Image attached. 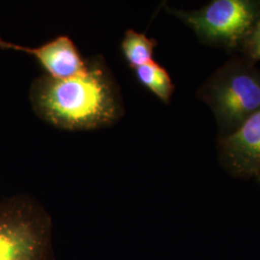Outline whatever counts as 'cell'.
<instances>
[{
  "label": "cell",
  "mask_w": 260,
  "mask_h": 260,
  "mask_svg": "<svg viewBox=\"0 0 260 260\" xmlns=\"http://www.w3.org/2000/svg\"><path fill=\"white\" fill-rule=\"evenodd\" d=\"M30 101L41 119L62 129L108 126L123 114L119 87L103 57L88 59L83 72L72 77H38Z\"/></svg>",
  "instance_id": "1"
},
{
  "label": "cell",
  "mask_w": 260,
  "mask_h": 260,
  "mask_svg": "<svg viewBox=\"0 0 260 260\" xmlns=\"http://www.w3.org/2000/svg\"><path fill=\"white\" fill-rule=\"evenodd\" d=\"M253 62L233 58L220 67L198 92L213 112L220 137L231 134L260 109V71Z\"/></svg>",
  "instance_id": "2"
},
{
  "label": "cell",
  "mask_w": 260,
  "mask_h": 260,
  "mask_svg": "<svg viewBox=\"0 0 260 260\" xmlns=\"http://www.w3.org/2000/svg\"><path fill=\"white\" fill-rule=\"evenodd\" d=\"M165 9L191 28L200 42L224 49H241L260 19L259 0H213L194 11Z\"/></svg>",
  "instance_id": "3"
},
{
  "label": "cell",
  "mask_w": 260,
  "mask_h": 260,
  "mask_svg": "<svg viewBox=\"0 0 260 260\" xmlns=\"http://www.w3.org/2000/svg\"><path fill=\"white\" fill-rule=\"evenodd\" d=\"M51 222L40 205L25 197L0 205V260H54Z\"/></svg>",
  "instance_id": "4"
},
{
  "label": "cell",
  "mask_w": 260,
  "mask_h": 260,
  "mask_svg": "<svg viewBox=\"0 0 260 260\" xmlns=\"http://www.w3.org/2000/svg\"><path fill=\"white\" fill-rule=\"evenodd\" d=\"M219 159L233 177H260V109L218 142Z\"/></svg>",
  "instance_id": "5"
},
{
  "label": "cell",
  "mask_w": 260,
  "mask_h": 260,
  "mask_svg": "<svg viewBox=\"0 0 260 260\" xmlns=\"http://www.w3.org/2000/svg\"><path fill=\"white\" fill-rule=\"evenodd\" d=\"M11 49L33 56L46 75L64 79L83 72L87 60L68 36H59L37 47H23L0 37V50Z\"/></svg>",
  "instance_id": "6"
},
{
  "label": "cell",
  "mask_w": 260,
  "mask_h": 260,
  "mask_svg": "<svg viewBox=\"0 0 260 260\" xmlns=\"http://www.w3.org/2000/svg\"><path fill=\"white\" fill-rule=\"evenodd\" d=\"M132 71L141 86L153 93L164 104L170 103L175 92V85L165 68L152 61L132 69Z\"/></svg>",
  "instance_id": "7"
},
{
  "label": "cell",
  "mask_w": 260,
  "mask_h": 260,
  "mask_svg": "<svg viewBox=\"0 0 260 260\" xmlns=\"http://www.w3.org/2000/svg\"><path fill=\"white\" fill-rule=\"evenodd\" d=\"M156 46L157 42L155 40L128 29L121 40V55L131 69H135L153 61V52Z\"/></svg>",
  "instance_id": "8"
},
{
  "label": "cell",
  "mask_w": 260,
  "mask_h": 260,
  "mask_svg": "<svg viewBox=\"0 0 260 260\" xmlns=\"http://www.w3.org/2000/svg\"><path fill=\"white\" fill-rule=\"evenodd\" d=\"M241 49L246 58L251 62L260 60V19L245 40Z\"/></svg>",
  "instance_id": "9"
},
{
  "label": "cell",
  "mask_w": 260,
  "mask_h": 260,
  "mask_svg": "<svg viewBox=\"0 0 260 260\" xmlns=\"http://www.w3.org/2000/svg\"><path fill=\"white\" fill-rule=\"evenodd\" d=\"M256 180H257V181H258V182H259V184H260V177H258V178H256Z\"/></svg>",
  "instance_id": "10"
}]
</instances>
